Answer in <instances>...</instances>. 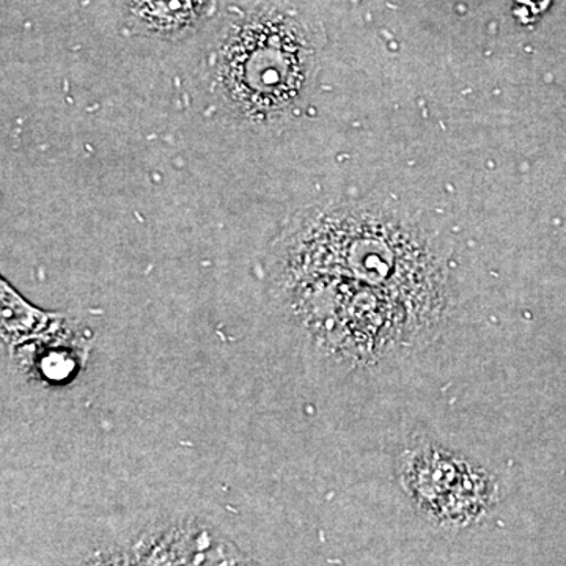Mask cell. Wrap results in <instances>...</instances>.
Instances as JSON below:
<instances>
[{
	"instance_id": "277c9868",
	"label": "cell",
	"mask_w": 566,
	"mask_h": 566,
	"mask_svg": "<svg viewBox=\"0 0 566 566\" xmlns=\"http://www.w3.org/2000/svg\"><path fill=\"white\" fill-rule=\"evenodd\" d=\"M109 565H244L248 556L218 528L197 517L150 524Z\"/></svg>"
},
{
	"instance_id": "5b68a950",
	"label": "cell",
	"mask_w": 566,
	"mask_h": 566,
	"mask_svg": "<svg viewBox=\"0 0 566 566\" xmlns=\"http://www.w3.org/2000/svg\"><path fill=\"white\" fill-rule=\"evenodd\" d=\"M211 7L212 0H126V17L144 35L177 39L193 31Z\"/></svg>"
},
{
	"instance_id": "6da1fadb",
	"label": "cell",
	"mask_w": 566,
	"mask_h": 566,
	"mask_svg": "<svg viewBox=\"0 0 566 566\" xmlns=\"http://www.w3.org/2000/svg\"><path fill=\"white\" fill-rule=\"evenodd\" d=\"M345 279L449 311V252L397 208L368 200L312 205L296 212L268 256V281Z\"/></svg>"
},
{
	"instance_id": "8992f818",
	"label": "cell",
	"mask_w": 566,
	"mask_h": 566,
	"mask_svg": "<svg viewBox=\"0 0 566 566\" xmlns=\"http://www.w3.org/2000/svg\"><path fill=\"white\" fill-rule=\"evenodd\" d=\"M65 315L41 311L24 300L6 279H0V334L3 345H20L39 335L61 329Z\"/></svg>"
},
{
	"instance_id": "7a4b0ae2",
	"label": "cell",
	"mask_w": 566,
	"mask_h": 566,
	"mask_svg": "<svg viewBox=\"0 0 566 566\" xmlns=\"http://www.w3.org/2000/svg\"><path fill=\"white\" fill-rule=\"evenodd\" d=\"M319 51L322 35L289 2L251 3L227 24L216 52V84L245 120H282L311 91Z\"/></svg>"
},
{
	"instance_id": "3957f363",
	"label": "cell",
	"mask_w": 566,
	"mask_h": 566,
	"mask_svg": "<svg viewBox=\"0 0 566 566\" xmlns=\"http://www.w3.org/2000/svg\"><path fill=\"white\" fill-rule=\"evenodd\" d=\"M395 472L412 509L444 531L476 526L499 502L493 472L439 442L409 446L397 458Z\"/></svg>"
}]
</instances>
